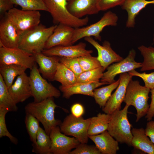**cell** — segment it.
<instances>
[{"mask_svg": "<svg viewBox=\"0 0 154 154\" xmlns=\"http://www.w3.org/2000/svg\"><path fill=\"white\" fill-rule=\"evenodd\" d=\"M84 39L97 50L98 53L97 58L104 70L111 64L123 59L112 49L108 41L105 40L102 45L92 37H85Z\"/></svg>", "mask_w": 154, "mask_h": 154, "instance_id": "cell-15", "label": "cell"}, {"mask_svg": "<svg viewBox=\"0 0 154 154\" xmlns=\"http://www.w3.org/2000/svg\"><path fill=\"white\" fill-rule=\"evenodd\" d=\"M71 114L76 117H80L82 116L84 112V109L83 106L80 104L76 103L73 104L71 107Z\"/></svg>", "mask_w": 154, "mask_h": 154, "instance_id": "cell-42", "label": "cell"}, {"mask_svg": "<svg viewBox=\"0 0 154 154\" xmlns=\"http://www.w3.org/2000/svg\"><path fill=\"white\" fill-rule=\"evenodd\" d=\"M8 112L5 109L0 108V138L7 137L12 143L17 145L18 143V139L9 133L7 127L5 117Z\"/></svg>", "mask_w": 154, "mask_h": 154, "instance_id": "cell-37", "label": "cell"}, {"mask_svg": "<svg viewBox=\"0 0 154 154\" xmlns=\"http://www.w3.org/2000/svg\"><path fill=\"white\" fill-rule=\"evenodd\" d=\"M89 138L95 143L101 154H116L119 150L118 142L107 130Z\"/></svg>", "mask_w": 154, "mask_h": 154, "instance_id": "cell-21", "label": "cell"}, {"mask_svg": "<svg viewBox=\"0 0 154 154\" xmlns=\"http://www.w3.org/2000/svg\"><path fill=\"white\" fill-rule=\"evenodd\" d=\"M57 25L46 27L40 24L24 32L21 35L18 47L32 54L41 52Z\"/></svg>", "mask_w": 154, "mask_h": 154, "instance_id": "cell-2", "label": "cell"}, {"mask_svg": "<svg viewBox=\"0 0 154 154\" xmlns=\"http://www.w3.org/2000/svg\"><path fill=\"white\" fill-rule=\"evenodd\" d=\"M75 29L66 25L58 24L46 42L44 49L58 46L72 45V41Z\"/></svg>", "mask_w": 154, "mask_h": 154, "instance_id": "cell-16", "label": "cell"}, {"mask_svg": "<svg viewBox=\"0 0 154 154\" xmlns=\"http://www.w3.org/2000/svg\"><path fill=\"white\" fill-rule=\"evenodd\" d=\"M119 78L117 81L109 85L98 88H96L93 91V96L96 103L100 107L103 108L112 95V92L118 87L120 82Z\"/></svg>", "mask_w": 154, "mask_h": 154, "instance_id": "cell-28", "label": "cell"}, {"mask_svg": "<svg viewBox=\"0 0 154 154\" xmlns=\"http://www.w3.org/2000/svg\"><path fill=\"white\" fill-rule=\"evenodd\" d=\"M118 19V16L115 13L109 11L105 13L101 19L96 23L87 26L75 28L72 39V44L81 38L92 36L101 41L100 33L103 29L107 26H116Z\"/></svg>", "mask_w": 154, "mask_h": 154, "instance_id": "cell-7", "label": "cell"}, {"mask_svg": "<svg viewBox=\"0 0 154 154\" xmlns=\"http://www.w3.org/2000/svg\"><path fill=\"white\" fill-rule=\"evenodd\" d=\"M21 35L40 24L39 11H26L13 8L5 14Z\"/></svg>", "mask_w": 154, "mask_h": 154, "instance_id": "cell-9", "label": "cell"}, {"mask_svg": "<svg viewBox=\"0 0 154 154\" xmlns=\"http://www.w3.org/2000/svg\"><path fill=\"white\" fill-rule=\"evenodd\" d=\"M49 136L51 141V154H69L80 143L74 137H69L62 133L58 126L52 129Z\"/></svg>", "mask_w": 154, "mask_h": 154, "instance_id": "cell-12", "label": "cell"}, {"mask_svg": "<svg viewBox=\"0 0 154 154\" xmlns=\"http://www.w3.org/2000/svg\"><path fill=\"white\" fill-rule=\"evenodd\" d=\"M100 66L88 71L83 72L77 77L75 84L88 83L100 82L104 71Z\"/></svg>", "mask_w": 154, "mask_h": 154, "instance_id": "cell-31", "label": "cell"}, {"mask_svg": "<svg viewBox=\"0 0 154 154\" xmlns=\"http://www.w3.org/2000/svg\"><path fill=\"white\" fill-rule=\"evenodd\" d=\"M126 0H97V4L100 11H105L118 5H121Z\"/></svg>", "mask_w": 154, "mask_h": 154, "instance_id": "cell-40", "label": "cell"}, {"mask_svg": "<svg viewBox=\"0 0 154 154\" xmlns=\"http://www.w3.org/2000/svg\"><path fill=\"white\" fill-rule=\"evenodd\" d=\"M129 106L126 105L123 109L116 110L111 114L107 131L118 142L130 146L133 135L127 117Z\"/></svg>", "mask_w": 154, "mask_h": 154, "instance_id": "cell-4", "label": "cell"}, {"mask_svg": "<svg viewBox=\"0 0 154 154\" xmlns=\"http://www.w3.org/2000/svg\"><path fill=\"white\" fill-rule=\"evenodd\" d=\"M25 122L32 145L36 144L37 136L40 127L39 121L32 115L26 113Z\"/></svg>", "mask_w": 154, "mask_h": 154, "instance_id": "cell-34", "label": "cell"}, {"mask_svg": "<svg viewBox=\"0 0 154 154\" xmlns=\"http://www.w3.org/2000/svg\"><path fill=\"white\" fill-rule=\"evenodd\" d=\"M154 4V0H126L122 5V8L128 13L126 27L133 28L135 25V18L139 12L148 4Z\"/></svg>", "mask_w": 154, "mask_h": 154, "instance_id": "cell-24", "label": "cell"}, {"mask_svg": "<svg viewBox=\"0 0 154 154\" xmlns=\"http://www.w3.org/2000/svg\"><path fill=\"white\" fill-rule=\"evenodd\" d=\"M27 69L21 66L14 64L0 66V74L8 89L13 84L15 78L25 72Z\"/></svg>", "mask_w": 154, "mask_h": 154, "instance_id": "cell-26", "label": "cell"}, {"mask_svg": "<svg viewBox=\"0 0 154 154\" xmlns=\"http://www.w3.org/2000/svg\"><path fill=\"white\" fill-rule=\"evenodd\" d=\"M36 144L32 145V151L37 154H51V141L49 135L40 127L37 136Z\"/></svg>", "mask_w": 154, "mask_h": 154, "instance_id": "cell-29", "label": "cell"}, {"mask_svg": "<svg viewBox=\"0 0 154 154\" xmlns=\"http://www.w3.org/2000/svg\"><path fill=\"white\" fill-rule=\"evenodd\" d=\"M33 54L35 62L39 66L38 69L42 77L50 81H53L57 64L60 62V57L46 56L42 52Z\"/></svg>", "mask_w": 154, "mask_h": 154, "instance_id": "cell-19", "label": "cell"}, {"mask_svg": "<svg viewBox=\"0 0 154 154\" xmlns=\"http://www.w3.org/2000/svg\"><path fill=\"white\" fill-rule=\"evenodd\" d=\"M85 43L81 42L75 45L58 46L48 49H44L42 52L48 56L60 57H77L91 54L92 50H87Z\"/></svg>", "mask_w": 154, "mask_h": 154, "instance_id": "cell-17", "label": "cell"}, {"mask_svg": "<svg viewBox=\"0 0 154 154\" xmlns=\"http://www.w3.org/2000/svg\"><path fill=\"white\" fill-rule=\"evenodd\" d=\"M54 23L66 25L74 28L83 27L88 23L89 19L78 18L72 15L67 7V0H44Z\"/></svg>", "mask_w": 154, "mask_h": 154, "instance_id": "cell-5", "label": "cell"}, {"mask_svg": "<svg viewBox=\"0 0 154 154\" xmlns=\"http://www.w3.org/2000/svg\"><path fill=\"white\" fill-rule=\"evenodd\" d=\"M108 84V83L98 82L75 84L67 86L61 85L59 87V89L62 93V97L66 99H68L72 95L76 94H80L93 97L94 89L100 86Z\"/></svg>", "mask_w": 154, "mask_h": 154, "instance_id": "cell-22", "label": "cell"}, {"mask_svg": "<svg viewBox=\"0 0 154 154\" xmlns=\"http://www.w3.org/2000/svg\"><path fill=\"white\" fill-rule=\"evenodd\" d=\"M13 5L11 0H0V14L1 16L13 8Z\"/></svg>", "mask_w": 154, "mask_h": 154, "instance_id": "cell-41", "label": "cell"}, {"mask_svg": "<svg viewBox=\"0 0 154 154\" xmlns=\"http://www.w3.org/2000/svg\"><path fill=\"white\" fill-rule=\"evenodd\" d=\"M16 104L0 74V108L5 109L8 112H16L18 110Z\"/></svg>", "mask_w": 154, "mask_h": 154, "instance_id": "cell-30", "label": "cell"}, {"mask_svg": "<svg viewBox=\"0 0 154 154\" xmlns=\"http://www.w3.org/2000/svg\"><path fill=\"white\" fill-rule=\"evenodd\" d=\"M91 118L84 119L82 116L76 117L72 114L67 116L59 127L60 131L66 135L73 136L81 143H88V130Z\"/></svg>", "mask_w": 154, "mask_h": 154, "instance_id": "cell-8", "label": "cell"}, {"mask_svg": "<svg viewBox=\"0 0 154 154\" xmlns=\"http://www.w3.org/2000/svg\"><path fill=\"white\" fill-rule=\"evenodd\" d=\"M97 0H71L68 1L67 7L74 17L82 18L87 15L97 14L100 11Z\"/></svg>", "mask_w": 154, "mask_h": 154, "instance_id": "cell-20", "label": "cell"}, {"mask_svg": "<svg viewBox=\"0 0 154 154\" xmlns=\"http://www.w3.org/2000/svg\"><path fill=\"white\" fill-rule=\"evenodd\" d=\"M69 154H101L96 146L80 143Z\"/></svg>", "mask_w": 154, "mask_h": 154, "instance_id": "cell-38", "label": "cell"}, {"mask_svg": "<svg viewBox=\"0 0 154 154\" xmlns=\"http://www.w3.org/2000/svg\"><path fill=\"white\" fill-rule=\"evenodd\" d=\"M138 49L143 58L140 70L141 71L154 70V47L141 45Z\"/></svg>", "mask_w": 154, "mask_h": 154, "instance_id": "cell-32", "label": "cell"}, {"mask_svg": "<svg viewBox=\"0 0 154 154\" xmlns=\"http://www.w3.org/2000/svg\"><path fill=\"white\" fill-rule=\"evenodd\" d=\"M78 59L83 72L102 66L97 57L93 56L91 54L78 57Z\"/></svg>", "mask_w": 154, "mask_h": 154, "instance_id": "cell-35", "label": "cell"}, {"mask_svg": "<svg viewBox=\"0 0 154 154\" xmlns=\"http://www.w3.org/2000/svg\"><path fill=\"white\" fill-rule=\"evenodd\" d=\"M150 92L151 93V101L145 116V118L148 121L151 120L154 117V88L151 90Z\"/></svg>", "mask_w": 154, "mask_h": 154, "instance_id": "cell-44", "label": "cell"}, {"mask_svg": "<svg viewBox=\"0 0 154 154\" xmlns=\"http://www.w3.org/2000/svg\"><path fill=\"white\" fill-rule=\"evenodd\" d=\"M0 22V47H18L21 34L5 14Z\"/></svg>", "mask_w": 154, "mask_h": 154, "instance_id": "cell-14", "label": "cell"}, {"mask_svg": "<svg viewBox=\"0 0 154 154\" xmlns=\"http://www.w3.org/2000/svg\"><path fill=\"white\" fill-rule=\"evenodd\" d=\"M77 77L74 73L62 63L59 62L57 66L54 81L60 82L63 86L75 84Z\"/></svg>", "mask_w": 154, "mask_h": 154, "instance_id": "cell-27", "label": "cell"}, {"mask_svg": "<svg viewBox=\"0 0 154 154\" xmlns=\"http://www.w3.org/2000/svg\"><path fill=\"white\" fill-rule=\"evenodd\" d=\"M146 135L154 144V121H149L145 129Z\"/></svg>", "mask_w": 154, "mask_h": 154, "instance_id": "cell-43", "label": "cell"}, {"mask_svg": "<svg viewBox=\"0 0 154 154\" xmlns=\"http://www.w3.org/2000/svg\"><path fill=\"white\" fill-rule=\"evenodd\" d=\"M33 54L19 47L10 48L0 47V66L14 64L31 70L35 63Z\"/></svg>", "mask_w": 154, "mask_h": 154, "instance_id": "cell-10", "label": "cell"}, {"mask_svg": "<svg viewBox=\"0 0 154 154\" xmlns=\"http://www.w3.org/2000/svg\"><path fill=\"white\" fill-rule=\"evenodd\" d=\"M55 103L53 97H50L38 102H30L25 107L26 113L35 117L42 125L44 130L50 135L52 129L59 126L61 121L54 117L55 110L58 107Z\"/></svg>", "mask_w": 154, "mask_h": 154, "instance_id": "cell-1", "label": "cell"}, {"mask_svg": "<svg viewBox=\"0 0 154 154\" xmlns=\"http://www.w3.org/2000/svg\"><path fill=\"white\" fill-rule=\"evenodd\" d=\"M29 77L34 102H40L50 97L58 98L60 96V90L42 76L35 63L31 70Z\"/></svg>", "mask_w": 154, "mask_h": 154, "instance_id": "cell-6", "label": "cell"}, {"mask_svg": "<svg viewBox=\"0 0 154 154\" xmlns=\"http://www.w3.org/2000/svg\"><path fill=\"white\" fill-rule=\"evenodd\" d=\"M11 0L14 5L20 6L24 10L48 11L44 0Z\"/></svg>", "mask_w": 154, "mask_h": 154, "instance_id": "cell-33", "label": "cell"}, {"mask_svg": "<svg viewBox=\"0 0 154 154\" xmlns=\"http://www.w3.org/2000/svg\"><path fill=\"white\" fill-rule=\"evenodd\" d=\"M151 90L141 85L137 80L131 79L127 87L123 102L126 105L132 106L137 111L136 122L147 114L149 107V94Z\"/></svg>", "mask_w": 154, "mask_h": 154, "instance_id": "cell-3", "label": "cell"}, {"mask_svg": "<svg viewBox=\"0 0 154 154\" xmlns=\"http://www.w3.org/2000/svg\"><path fill=\"white\" fill-rule=\"evenodd\" d=\"M131 131V146L147 154H154V144L146 134L145 129L133 128Z\"/></svg>", "mask_w": 154, "mask_h": 154, "instance_id": "cell-23", "label": "cell"}, {"mask_svg": "<svg viewBox=\"0 0 154 154\" xmlns=\"http://www.w3.org/2000/svg\"><path fill=\"white\" fill-rule=\"evenodd\" d=\"M67 0V1H70L71 0Z\"/></svg>", "mask_w": 154, "mask_h": 154, "instance_id": "cell-46", "label": "cell"}, {"mask_svg": "<svg viewBox=\"0 0 154 154\" xmlns=\"http://www.w3.org/2000/svg\"><path fill=\"white\" fill-rule=\"evenodd\" d=\"M8 89L16 104L23 102L32 97L30 77L25 72L18 76L15 81Z\"/></svg>", "mask_w": 154, "mask_h": 154, "instance_id": "cell-18", "label": "cell"}, {"mask_svg": "<svg viewBox=\"0 0 154 154\" xmlns=\"http://www.w3.org/2000/svg\"><path fill=\"white\" fill-rule=\"evenodd\" d=\"M60 62L72 71L76 77L83 72L77 57H60Z\"/></svg>", "mask_w": 154, "mask_h": 154, "instance_id": "cell-36", "label": "cell"}, {"mask_svg": "<svg viewBox=\"0 0 154 154\" xmlns=\"http://www.w3.org/2000/svg\"><path fill=\"white\" fill-rule=\"evenodd\" d=\"M132 76H137L141 78L144 82L145 86L152 90L154 88V72L149 74L145 72L139 73L135 70L128 72Z\"/></svg>", "mask_w": 154, "mask_h": 154, "instance_id": "cell-39", "label": "cell"}, {"mask_svg": "<svg viewBox=\"0 0 154 154\" xmlns=\"http://www.w3.org/2000/svg\"><path fill=\"white\" fill-rule=\"evenodd\" d=\"M133 76L128 72L119 74V85L102 109L105 113L111 114L114 111L120 110L121 104L125 96L127 85Z\"/></svg>", "mask_w": 154, "mask_h": 154, "instance_id": "cell-13", "label": "cell"}, {"mask_svg": "<svg viewBox=\"0 0 154 154\" xmlns=\"http://www.w3.org/2000/svg\"><path fill=\"white\" fill-rule=\"evenodd\" d=\"M136 54L135 50L132 49L125 58L109 66L106 68L107 71L104 72L100 82L111 84L116 81L114 78L117 75L141 68L142 63L137 62L135 60Z\"/></svg>", "mask_w": 154, "mask_h": 154, "instance_id": "cell-11", "label": "cell"}, {"mask_svg": "<svg viewBox=\"0 0 154 154\" xmlns=\"http://www.w3.org/2000/svg\"><path fill=\"white\" fill-rule=\"evenodd\" d=\"M153 43L154 44V35H153Z\"/></svg>", "mask_w": 154, "mask_h": 154, "instance_id": "cell-45", "label": "cell"}, {"mask_svg": "<svg viewBox=\"0 0 154 154\" xmlns=\"http://www.w3.org/2000/svg\"><path fill=\"white\" fill-rule=\"evenodd\" d=\"M111 114L100 113L91 118L88 130V136L97 135L107 130Z\"/></svg>", "mask_w": 154, "mask_h": 154, "instance_id": "cell-25", "label": "cell"}]
</instances>
